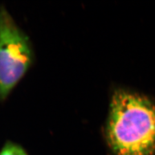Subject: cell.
<instances>
[{"instance_id":"6da1fadb","label":"cell","mask_w":155,"mask_h":155,"mask_svg":"<svg viewBox=\"0 0 155 155\" xmlns=\"http://www.w3.org/2000/svg\"><path fill=\"white\" fill-rule=\"evenodd\" d=\"M106 136L115 155H154L155 105L137 93L115 92Z\"/></svg>"},{"instance_id":"7a4b0ae2","label":"cell","mask_w":155,"mask_h":155,"mask_svg":"<svg viewBox=\"0 0 155 155\" xmlns=\"http://www.w3.org/2000/svg\"><path fill=\"white\" fill-rule=\"evenodd\" d=\"M32 51L27 37L4 8L0 9V98L10 94L28 71Z\"/></svg>"},{"instance_id":"3957f363","label":"cell","mask_w":155,"mask_h":155,"mask_svg":"<svg viewBox=\"0 0 155 155\" xmlns=\"http://www.w3.org/2000/svg\"><path fill=\"white\" fill-rule=\"evenodd\" d=\"M0 155H27V154L20 146L15 143H8L2 149Z\"/></svg>"}]
</instances>
